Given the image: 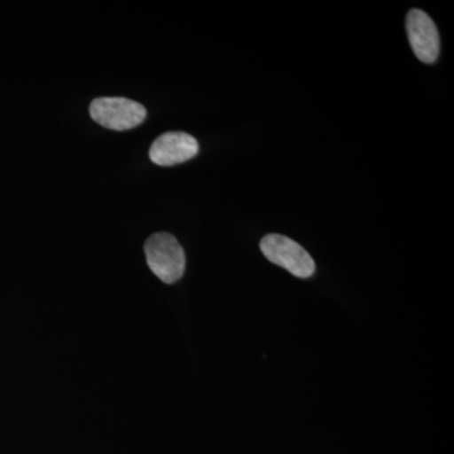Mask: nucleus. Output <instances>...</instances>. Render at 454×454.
I'll return each instance as SVG.
<instances>
[{
    "label": "nucleus",
    "mask_w": 454,
    "mask_h": 454,
    "mask_svg": "<svg viewBox=\"0 0 454 454\" xmlns=\"http://www.w3.org/2000/svg\"><path fill=\"white\" fill-rule=\"evenodd\" d=\"M199 151L195 137L184 131H169L154 140L149 149V158L157 166L170 167L192 160Z\"/></svg>",
    "instance_id": "obj_5"
},
{
    "label": "nucleus",
    "mask_w": 454,
    "mask_h": 454,
    "mask_svg": "<svg viewBox=\"0 0 454 454\" xmlns=\"http://www.w3.org/2000/svg\"><path fill=\"white\" fill-rule=\"evenodd\" d=\"M405 25L414 55L424 64H434L441 52V40L432 18L420 9H411L406 16Z\"/></svg>",
    "instance_id": "obj_4"
},
{
    "label": "nucleus",
    "mask_w": 454,
    "mask_h": 454,
    "mask_svg": "<svg viewBox=\"0 0 454 454\" xmlns=\"http://www.w3.org/2000/svg\"><path fill=\"white\" fill-rule=\"evenodd\" d=\"M260 249L269 262L286 269L294 277L307 279L315 274L316 264L312 256L300 244L286 236H264L260 241Z\"/></svg>",
    "instance_id": "obj_2"
},
{
    "label": "nucleus",
    "mask_w": 454,
    "mask_h": 454,
    "mask_svg": "<svg viewBox=\"0 0 454 454\" xmlns=\"http://www.w3.org/2000/svg\"><path fill=\"white\" fill-rule=\"evenodd\" d=\"M145 252L148 267L162 282H178L186 269V254L175 236L158 232L146 240Z\"/></svg>",
    "instance_id": "obj_1"
},
{
    "label": "nucleus",
    "mask_w": 454,
    "mask_h": 454,
    "mask_svg": "<svg viewBox=\"0 0 454 454\" xmlns=\"http://www.w3.org/2000/svg\"><path fill=\"white\" fill-rule=\"evenodd\" d=\"M90 115L101 127L112 130H130L145 121L142 104L125 98H98L90 106Z\"/></svg>",
    "instance_id": "obj_3"
}]
</instances>
